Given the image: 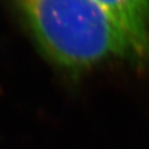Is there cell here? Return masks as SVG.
Segmentation results:
<instances>
[{
  "instance_id": "7a4b0ae2",
  "label": "cell",
  "mask_w": 149,
  "mask_h": 149,
  "mask_svg": "<svg viewBox=\"0 0 149 149\" xmlns=\"http://www.w3.org/2000/svg\"><path fill=\"white\" fill-rule=\"evenodd\" d=\"M130 34L149 60V0H95Z\"/></svg>"
},
{
  "instance_id": "6da1fadb",
  "label": "cell",
  "mask_w": 149,
  "mask_h": 149,
  "mask_svg": "<svg viewBox=\"0 0 149 149\" xmlns=\"http://www.w3.org/2000/svg\"><path fill=\"white\" fill-rule=\"evenodd\" d=\"M36 41L54 63L82 71L108 62L149 66L137 42L95 0H17Z\"/></svg>"
}]
</instances>
